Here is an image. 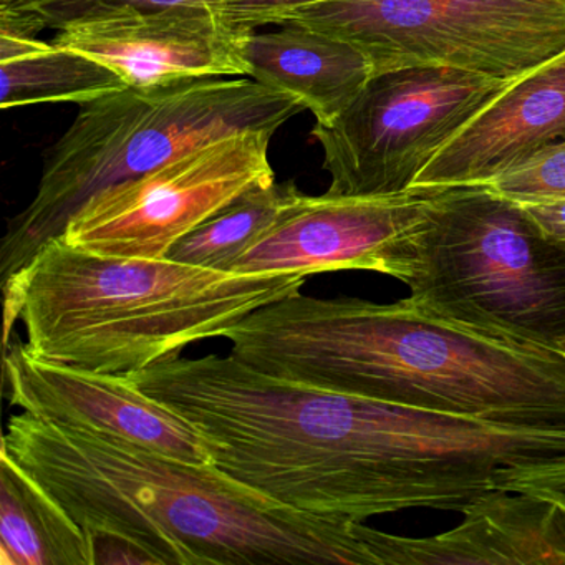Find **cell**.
Segmentation results:
<instances>
[{
	"label": "cell",
	"mask_w": 565,
	"mask_h": 565,
	"mask_svg": "<svg viewBox=\"0 0 565 565\" xmlns=\"http://www.w3.org/2000/svg\"><path fill=\"white\" fill-rule=\"evenodd\" d=\"M231 355L276 379L449 415L565 425V355L413 306L297 292L237 323Z\"/></svg>",
	"instance_id": "6da1fadb"
},
{
	"label": "cell",
	"mask_w": 565,
	"mask_h": 565,
	"mask_svg": "<svg viewBox=\"0 0 565 565\" xmlns=\"http://www.w3.org/2000/svg\"><path fill=\"white\" fill-rule=\"evenodd\" d=\"M85 532H114L168 565H376L369 525L287 508L211 465L107 433L12 415L2 448Z\"/></svg>",
	"instance_id": "7a4b0ae2"
},
{
	"label": "cell",
	"mask_w": 565,
	"mask_h": 565,
	"mask_svg": "<svg viewBox=\"0 0 565 565\" xmlns=\"http://www.w3.org/2000/svg\"><path fill=\"white\" fill-rule=\"evenodd\" d=\"M302 274H249L164 259H127L45 244L2 282L4 349L28 329L34 359L127 375L224 337L260 307L300 292Z\"/></svg>",
	"instance_id": "3957f363"
},
{
	"label": "cell",
	"mask_w": 565,
	"mask_h": 565,
	"mask_svg": "<svg viewBox=\"0 0 565 565\" xmlns=\"http://www.w3.org/2000/svg\"><path fill=\"white\" fill-rule=\"evenodd\" d=\"M302 110L296 98L239 77L127 87L82 105L45 158L34 200L9 223L0 244L2 282L58 239L102 191L236 131L276 134Z\"/></svg>",
	"instance_id": "277c9868"
},
{
	"label": "cell",
	"mask_w": 565,
	"mask_h": 565,
	"mask_svg": "<svg viewBox=\"0 0 565 565\" xmlns=\"http://www.w3.org/2000/svg\"><path fill=\"white\" fill-rule=\"evenodd\" d=\"M385 274L441 319L555 350L565 339V241L486 188L429 193L425 217L395 244Z\"/></svg>",
	"instance_id": "5b68a950"
},
{
	"label": "cell",
	"mask_w": 565,
	"mask_h": 565,
	"mask_svg": "<svg viewBox=\"0 0 565 565\" xmlns=\"http://www.w3.org/2000/svg\"><path fill=\"white\" fill-rule=\"evenodd\" d=\"M286 22L356 45L375 74L431 65L519 78L565 54V0H329Z\"/></svg>",
	"instance_id": "8992f818"
},
{
	"label": "cell",
	"mask_w": 565,
	"mask_h": 565,
	"mask_svg": "<svg viewBox=\"0 0 565 565\" xmlns=\"http://www.w3.org/2000/svg\"><path fill=\"white\" fill-rule=\"evenodd\" d=\"M519 78L431 65L376 72L339 118L313 127L327 193H409L433 158Z\"/></svg>",
	"instance_id": "52a82bcc"
},
{
	"label": "cell",
	"mask_w": 565,
	"mask_h": 565,
	"mask_svg": "<svg viewBox=\"0 0 565 565\" xmlns=\"http://www.w3.org/2000/svg\"><path fill=\"white\" fill-rule=\"evenodd\" d=\"M270 131L226 135L177 160L102 191L58 239L127 259H164L181 237L254 188L276 183Z\"/></svg>",
	"instance_id": "ba28073f"
},
{
	"label": "cell",
	"mask_w": 565,
	"mask_h": 565,
	"mask_svg": "<svg viewBox=\"0 0 565 565\" xmlns=\"http://www.w3.org/2000/svg\"><path fill=\"white\" fill-rule=\"evenodd\" d=\"M211 6L118 11L71 22L54 44L114 68L128 87L249 74V35Z\"/></svg>",
	"instance_id": "9c48e42d"
},
{
	"label": "cell",
	"mask_w": 565,
	"mask_h": 565,
	"mask_svg": "<svg viewBox=\"0 0 565 565\" xmlns=\"http://www.w3.org/2000/svg\"><path fill=\"white\" fill-rule=\"evenodd\" d=\"M429 193L309 196L297 190L276 223L230 270L312 274L360 269L385 274L390 253L428 210Z\"/></svg>",
	"instance_id": "30bf717a"
},
{
	"label": "cell",
	"mask_w": 565,
	"mask_h": 565,
	"mask_svg": "<svg viewBox=\"0 0 565 565\" xmlns=\"http://www.w3.org/2000/svg\"><path fill=\"white\" fill-rule=\"evenodd\" d=\"M4 388L12 406L38 418L107 433L178 461L211 465L203 436L125 375L42 362L24 342H15L4 349Z\"/></svg>",
	"instance_id": "8fae6325"
},
{
	"label": "cell",
	"mask_w": 565,
	"mask_h": 565,
	"mask_svg": "<svg viewBox=\"0 0 565 565\" xmlns=\"http://www.w3.org/2000/svg\"><path fill=\"white\" fill-rule=\"evenodd\" d=\"M461 514V524L433 537L370 527L376 565H565V511L547 499L494 488Z\"/></svg>",
	"instance_id": "7c38bea8"
},
{
	"label": "cell",
	"mask_w": 565,
	"mask_h": 565,
	"mask_svg": "<svg viewBox=\"0 0 565 565\" xmlns=\"http://www.w3.org/2000/svg\"><path fill=\"white\" fill-rule=\"evenodd\" d=\"M565 137V54L524 75L456 135L409 193L478 186Z\"/></svg>",
	"instance_id": "4fadbf2b"
},
{
	"label": "cell",
	"mask_w": 565,
	"mask_h": 565,
	"mask_svg": "<svg viewBox=\"0 0 565 565\" xmlns=\"http://www.w3.org/2000/svg\"><path fill=\"white\" fill-rule=\"evenodd\" d=\"M279 28L249 35L247 75L264 87L296 98L316 124H332L375 75L372 58L356 45L316 29L292 22Z\"/></svg>",
	"instance_id": "5bb4252c"
},
{
	"label": "cell",
	"mask_w": 565,
	"mask_h": 565,
	"mask_svg": "<svg viewBox=\"0 0 565 565\" xmlns=\"http://www.w3.org/2000/svg\"><path fill=\"white\" fill-rule=\"evenodd\" d=\"M0 564L94 565L90 535L4 451H0Z\"/></svg>",
	"instance_id": "9a60e30c"
},
{
	"label": "cell",
	"mask_w": 565,
	"mask_h": 565,
	"mask_svg": "<svg viewBox=\"0 0 565 565\" xmlns=\"http://www.w3.org/2000/svg\"><path fill=\"white\" fill-rule=\"evenodd\" d=\"M0 108L39 104L85 105L128 87L102 62L54 42L0 34Z\"/></svg>",
	"instance_id": "2e32d148"
},
{
	"label": "cell",
	"mask_w": 565,
	"mask_h": 565,
	"mask_svg": "<svg viewBox=\"0 0 565 565\" xmlns=\"http://www.w3.org/2000/svg\"><path fill=\"white\" fill-rule=\"evenodd\" d=\"M299 188L287 181L254 188L181 237L167 259L207 269L230 270L234 260L286 210Z\"/></svg>",
	"instance_id": "e0dca14e"
},
{
	"label": "cell",
	"mask_w": 565,
	"mask_h": 565,
	"mask_svg": "<svg viewBox=\"0 0 565 565\" xmlns=\"http://www.w3.org/2000/svg\"><path fill=\"white\" fill-rule=\"evenodd\" d=\"M478 186L514 203L565 200V137L529 154L499 177Z\"/></svg>",
	"instance_id": "ac0fdd59"
},
{
	"label": "cell",
	"mask_w": 565,
	"mask_h": 565,
	"mask_svg": "<svg viewBox=\"0 0 565 565\" xmlns=\"http://www.w3.org/2000/svg\"><path fill=\"white\" fill-rule=\"evenodd\" d=\"M223 0H11L0 2L24 14L41 34L45 29H58L84 19L102 18L118 11H153L174 6H211Z\"/></svg>",
	"instance_id": "d6986e66"
},
{
	"label": "cell",
	"mask_w": 565,
	"mask_h": 565,
	"mask_svg": "<svg viewBox=\"0 0 565 565\" xmlns=\"http://www.w3.org/2000/svg\"><path fill=\"white\" fill-rule=\"evenodd\" d=\"M320 2L329 0H223L216 11L231 24L256 31L264 25L282 24L292 12Z\"/></svg>",
	"instance_id": "ffe728a7"
},
{
	"label": "cell",
	"mask_w": 565,
	"mask_h": 565,
	"mask_svg": "<svg viewBox=\"0 0 565 565\" xmlns=\"http://www.w3.org/2000/svg\"><path fill=\"white\" fill-rule=\"evenodd\" d=\"M501 488L547 499L565 511V465L519 469L502 481Z\"/></svg>",
	"instance_id": "44dd1931"
},
{
	"label": "cell",
	"mask_w": 565,
	"mask_h": 565,
	"mask_svg": "<svg viewBox=\"0 0 565 565\" xmlns=\"http://www.w3.org/2000/svg\"><path fill=\"white\" fill-rule=\"evenodd\" d=\"M88 534V532H87ZM94 544V565L143 564L163 565L150 548L114 532H90Z\"/></svg>",
	"instance_id": "7402d4cb"
},
{
	"label": "cell",
	"mask_w": 565,
	"mask_h": 565,
	"mask_svg": "<svg viewBox=\"0 0 565 565\" xmlns=\"http://www.w3.org/2000/svg\"><path fill=\"white\" fill-rule=\"evenodd\" d=\"M519 204V203H518ZM532 223L551 239L565 241V200L521 204Z\"/></svg>",
	"instance_id": "603a6c76"
},
{
	"label": "cell",
	"mask_w": 565,
	"mask_h": 565,
	"mask_svg": "<svg viewBox=\"0 0 565 565\" xmlns=\"http://www.w3.org/2000/svg\"><path fill=\"white\" fill-rule=\"evenodd\" d=\"M558 350H561V352L564 353V355H565V339L562 340L561 345H558Z\"/></svg>",
	"instance_id": "cb8c5ba5"
},
{
	"label": "cell",
	"mask_w": 565,
	"mask_h": 565,
	"mask_svg": "<svg viewBox=\"0 0 565 565\" xmlns=\"http://www.w3.org/2000/svg\"><path fill=\"white\" fill-rule=\"evenodd\" d=\"M0 2H11V0H0Z\"/></svg>",
	"instance_id": "d4e9b609"
}]
</instances>
